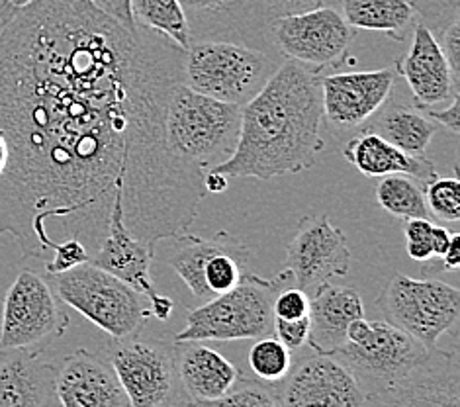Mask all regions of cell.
<instances>
[{"mask_svg":"<svg viewBox=\"0 0 460 407\" xmlns=\"http://www.w3.org/2000/svg\"><path fill=\"white\" fill-rule=\"evenodd\" d=\"M433 224L427 217H410L403 224V234L408 243H418V241H431Z\"/></svg>","mask_w":460,"mask_h":407,"instance_id":"f35d334b","label":"cell"},{"mask_svg":"<svg viewBox=\"0 0 460 407\" xmlns=\"http://www.w3.org/2000/svg\"><path fill=\"white\" fill-rule=\"evenodd\" d=\"M355 34L337 6L279 16L270 22V38L282 59L317 73L345 63Z\"/></svg>","mask_w":460,"mask_h":407,"instance_id":"9c48e42d","label":"cell"},{"mask_svg":"<svg viewBox=\"0 0 460 407\" xmlns=\"http://www.w3.org/2000/svg\"><path fill=\"white\" fill-rule=\"evenodd\" d=\"M272 314L279 319H300L310 314V294L298 286H287L275 296Z\"/></svg>","mask_w":460,"mask_h":407,"instance_id":"d6a6232c","label":"cell"},{"mask_svg":"<svg viewBox=\"0 0 460 407\" xmlns=\"http://www.w3.org/2000/svg\"><path fill=\"white\" fill-rule=\"evenodd\" d=\"M0 355V407H51L58 367L34 349Z\"/></svg>","mask_w":460,"mask_h":407,"instance_id":"ffe728a7","label":"cell"},{"mask_svg":"<svg viewBox=\"0 0 460 407\" xmlns=\"http://www.w3.org/2000/svg\"><path fill=\"white\" fill-rule=\"evenodd\" d=\"M184 49L119 26L89 0H31L0 30V235L48 261L102 245L116 204L155 247L190 229L204 174L172 155L165 116Z\"/></svg>","mask_w":460,"mask_h":407,"instance_id":"6da1fadb","label":"cell"},{"mask_svg":"<svg viewBox=\"0 0 460 407\" xmlns=\"http://www.w3.org/2000/svg\"><path fill=\"white\" fill-rule=\"evenodd\" d=\"M453 231L447 229L445 226H433L431 231V247H433V259H441L448 245H451Z\"/></svg>","mask_w":460,"mask_h":407,"instance_id":"ab89813d","label":"cell"},{"mask_svg":"<svg viewBox=\"0 0 460 407\" xmlns=\"http://www.w3.org/2000/svg\"><path fill=\"white\" fill-rule=\"evenodd\" d=\"M199 407H279L275 394L267 384L261 380L239 378L235 386L229 390L224 398L212 402H199Z\"/></svg>","mask_w":460,"mask_h":407,"instance_id":"4dcf8cb0","label":"cell"},{"mask_svg":"<svg viewBox=\"0 0 460 407\" xmlns=\"http://www.w3.org/2000/svg\"><path fill=\"white\" fill-rule=\"evenodd\" d=\"M89 3H93L101 13L111 16L119 26H124L129 31L139 28L134 16H131V0H89Z\"/></svg>","mask_w":460,"mask_h":407,"instance_id":"8d00e7d4","label":"cell"},{"mask_svg":"<svg viewBox=\"0 0 460 407\" xmlns=\"http://www.w3.org/2000/svg\"><path fill=\"white\" fill-rule=\"evenodd\" d=\"M6 164H8V143L4 136L0 134V177H3V173L6 171Z\"/></svg>","mask_w":460,"mask_h":407,"instance_id":"bcb514c9","label":"cell"},{"mask_svg":"<svg viewBox=\"0 0 460 407\" xmlns=\"http://www.w3.org/2000/svg\"><path fill=\"white\" fill-rule=\"evenodd\" d=\"M241 128V106L174 86L165 116V139L174 157L206 174L234 155Z\"/></svg>","mask_w":460,"mask_h":407,"instance_id":"3957f363","label":"cell"},{"mask_svg":"<svg viewBox=\"0 0 460 407\" xmlns=\"http://www.w3.org/2000/svg\"><path fill=\"white\" fill-rule=\"evenodd\" d=\"M51 261H46V272L48 274H61L67 272L75 267L84 265L91 261V252L76 239H65L51 252Z\"/></svg>","mask_w":460,"mask_h":407,"instance_id":"1f68e13d","label":"cell"},{"mask_svg":"<svg viewBox=\"0 0 460 407\" xmlns=\"http://www.w3.org/2000/svg\"><path fill=\"white\" fill-rule=\"evenodd\" d=\"M56 398L61 407H129L111 362L86 349L65 357L56 374Z\"/></svg>","mask_w":460,"mask_h":407,"instance_id":"ac0fdd59","label":"cell"},{"mask_svg":"<svg viewBox=\"0 0 460 407\" xmlns=\"http://www.w3.org/2000/svg\"><path fill=\"white\" fill-rule=\"evenodd\" d=\"M337 0H267L269 13L272 18L300 14L322 6H333Z\"/></svg>","mask_w":460,"mask_h":407,"instance_id":"d590c367","label":"cell"},{"mask_svg":"<svg viewBox=\"0 0 460 407\" xmlns=\"http://www.w3.org/2000/svg\"><path fill=\"white\" fill-rule=\"evenodd\" d=\"M108 362L129 407H163L177 400V358L167 341L137 335L116 341Z\"/></svg>","mask_w":460,"mask_h":407,"instance_id":"8fae6325","label":"cell"},{"mask_svg":"<svg viewBox=\"0 0 460 407\" xmlns=\"http://www.w3.org/2000/svg\"><path fill=\"white\" fill-rule=\"evenodd\" d=\"M174 310V302L169 298V296H161L157 294L155 298L149 300V314L159 319V322H167V319L172 315Z\"/></svg>","mask_w":460,"mask_h":407,"instance_id":"60d3db41","label":"cell"},{"mask_svg":"<svg viewBox=\"0 0 460 407\" xmlns=\"http://www.w3.org/2000/svg\"><path fill=\"white\" fill-rule=\"evenodd\" d=\"M421 112H427L433 122H437L439 126H445L447 129H451L453 134H458L460 131V119H458V112H460V104H458V94L453 96L451 101L445 104L443 110H421Z\"/></svg>","mask_w":460,"mask_h":407,"instance_id":"74e56055","label":"cell"},{"mask_svg":"<svg viewBox=\"0 0 460 407\" xmlns=\"http://www.w3.org/2000/svg\"><path fill=\"white\" fill-rule=\"evenodd\" d=\"M249 367L257 380L277 384L292 368V353L277 337H261L255 339V345L249 350Z\"/></svg>","mask_w":460,"mask_h":407,"instance_id":"f1b7e54d","label":"cell"},{"mask_svg":"<svg viewBox=\"0 0 460 407\" xmlns=\"http://www.w3.org/2000/svg\"><path fill=\"white\" fill-rule=\"evenodd\" d=\"M396 81L398 73L394 67L322 76L323 122L333 134L358 131L390 101Z\"/></svg>","mask_w":460,"mask_h":407,"instance_id":"9a60e30c","label":"cell"},{"mask_svg":"<svg viewBox=\"0 0 460 407\" xmlns=\"http://www.w3.org/2000/svg\"><path fill=\"white\" fill-rule=\"evenodd\" d=\"M368 407H460L456 353L433 349L418 367L368 394Z\"/></svg>","mask_w":460,"mask_h":407,"instance_id":"2e32d148","label":"cell"},{"mask_svg":"<svg viewBox=\"0 0 460 407\" xmlns=\"http://www.w3.org/2000/svg\"><path fill=\"white\" fill-rule=\"evenodd\" d=\"M437 128H439V124L433 122L420 108L390 98L375 116L367 119L360 129L385 137L392 146L410 153V155L427 157V149H429L437 134Z\"/></svg>","mask_w":460,"mask_h":407,"instance_id":"cb8c5ba5","label":"cell"},{"mask_svg":"<svg viewBox=\"0 0 460 407\" xmlns=\"http://www.w3.org/2000/svg\"><path fill=\"white\" fill-rule=\"evenodd\" d=\"M131 16L139 28L165 36L181 49L192 43L189 22L179 0H131Z\"/></svg>","mask_w":460,"mask_h":407,"instance_id":"4316f807","label":"cell"},{"mask_svg":"<svg viewBox=\"0 0 460 407\" xmlns=\"http://www.w3.org/2000/svg\"><path fill=\"white\" fill-rule=\"evenodd\" d=\"M48 280L63 304L91 319L114 341L139 335L141 325L151 317L144 294L91 261L67 272L48 274Z\"/></svg>","mask_w":460,"mask_h":407,"instance_id":"8992f818","label":"cell"},{"mask_svg":"<svg viewBox=\"0 0 460 407\" xmlns=\"http://www.w3.org/2000/svg\"><path fill=\"white\" fill-rule=\"evenodd\" d=\"M439 46L443 49V55L448 63V69H451L455 83L460 84V24H458V16L453 18L451 22H447V24L441 28Z\"/></svg>","mask_w":460,"mask_h":407,"instance_id":"e575fe53","label":"cell"},{"mask_svg":"<svg viewBox=\"0 0 460 407\" xmlns=\"http://www.w3.org/2000/svg\"><path fill=\"white\" fill-rule=\"evenodd\" d=\"M192 41H232L267 51H277L270 38L267 0H179Z\"/></svg>","mask_w":460,"mask_h":407,"instance_id":"7c38bea8","label":"cell"},{"mask_svg":"<svg viewBox=\"0 0 460 407\" xmlns=\"http://www.w3.org/2000/svg\"><path fill=\"white\" fill-rule=\"evenodd\" d=\"M376 200L392 216L429 217L425 206V184L408 174H390L376 184Z\"/></svg>","mask_w":460,"mask_h":407,"instance_id":"83f0119b","label":"cell"},{"mask_svg":"<svg viewBox=\"0 0 460 407\" xmlns=\"http://www.w3.org/2000/svg\"><path fill=\"white\" fill-rule=\"evenodd\" d=\"M61 304L48 279L22 270L4 296L0 350L31 349L63 337L71 319Z\"/></svg>","mask_w":460,"mask_h":407,"instance_id":"30bf717a","label":"cell"},{"mask_svg":"<svg viewBox=\"0 0 460 407\" xmlns=\"http://www.w3.org/2000/svg\"><path fill=\"white\" fill-rule=\"evenodd\" d=\"M405 249H408V255L413 261H418V262L433 261L431 241H418V243H408V245H405Z\"/></svg>","mask_w":460,"mask_h":407,"instance_id":"f6af8a7d","label":"cell"},{"mask_svg":"<svg viewBox=\"0 0 460 407\" xmlns=\"http://www.w3.org/2000/svg\"><path fill=\"white\" fill-rule=\"evenodd\" d=\"M385 322L402 329L425 349H437L460 317V292L437 279H410L394 274L376 300Z\"/></svg>","mask_w":460,"mask_h":407,"instance_id":"52a82bcc","label":"cell"},{"mask_svg":"<svg viewBox=\"0 0 460 407\" xmlns=\"http://www.w3.org/2000/svg\"><path fill=\"white\" fill-rule=\"evenodd\" d=\"M308 317V345L314 353L333 355L345 345L349 323L365 317V304L355 288L323 282L310 294Z\"/></svg>","mask_w":460,"mask_h":407,"instance_id":"44dd1931","label":"cell"},{"mask_svg":"<svg viewBox=\"0 0 460 407\" xmlns=\"http://www.w3.org/2000/svg\"><path fill=\"white\" fill-rule=\"evenodd\" d=\"M290 284L292 279L287 270L279 272L275 279H262L247 270L235 288L190 307L186 325L174 337V343L245 341L272 335V302Z\"/></svg>","mask_w":460,"mask_h":407,"instance_id":"277c9868","label":"cell"},{"mask_svg":"<svg viewBox=\"0 0 460 407\" xmlns=\"http://www.w3.org/2000/svg\"><path fill=\"white\" fill-rule=\"evenodd\" d=\"M277 384L279 407H365L368 400L363 382L332 355L300 360Z\"/></svg>","mask_w":460,"mask_h":407,"instance_id":"5bb4252c","label":"cell"},{"mask_svg":"<svg viewBox=\"0 0 460 407\" xmlns=\"http://www.w3.org/2000/svg\"><path fill=\"white\" fill-rule=\"evenodd\" d=\"M347 24L353 30L380 31L403 41L420 22L411 0H337Z\"/></svg>","mask_w":460,"mask_h":407,"instance_id":"d4e9b609","label":"cell"},{"mask_svg":"<svg viewBox=\"0 0 460 407\" xmlns=\"http://www.w3.org/2000/svg\"><path fill=\"white\" fill-rule=\"evenodd\" d=\"M343 157L368 179H382L390 174H408L427 184L437 177L429 157H415L392 146L390 141L372 131L360 129L343 146Z\"/></svg>","mask_w":460,"mask_h":407,"instance_id":"603a6c76","label":"cell"},{"mask_svg":"<svg viewBox=\"0 0 460 407\" xmlns=\"http://www.w3.org/2000/svg\"><path fill=\"white\" fill-rule=\"evenodd\" d=\"M227 186H229V179L226 177V174L217 173V171H212V169L204 174V189H206V192L220 194V192L227 190Z\"/></svg>","mask_w":460,"mask_h":407,"instance_id":"ee69618b","label":"cell"},{"mask_svg":"<svg viewBox=\"0 0 460 407\" xmlns=\"http://www.w3.org/2000/svg\"><path fill=\"white\" fill-rule=\"evenodd\" d=\"M280 58L232 41H192L184 49L182 83L220 102L243 106L253 98Z\"/></svg>","mask_w":460,"mask_h":407,"instance_id":"5b68a950","label":"cell"},{"mask_svg":"<svg viewBox=\"0 0 460 407\" xmlns=\"http://www.w3.org/2000/svg\"><path fill=\"white\" fill-rule=\"evenodd\" d=\"M394 69L410 84L413 106L420 110L447 104L453 96L460 94V84L453 79L439 40L421 20L411 30L408 53L396 61Z\"/></svg>","mask_w":460,"mask_h":407,"instance_id":"e0dca14e","label":"cell"},{"mask_svg":"<svg viewBox=\"0 0 460 407\" xmlns=\"http://www.w3.org/2000/svg\"><path fill=\"white\" fill-rule=\"evenodd\" d=\"M272 333L277 335V339L290 350V353H296V350H300L305 343H308L310 317L308 315L300 317V319H279V317H275Z\"/></svg>","mask_w":460,"mask_h":407,"instance_id":"836d02e7","label":"cell"},{"mask_svg":"<svg viewBox=\"0 0 460 407\" xmlns=\"http://www.w3.org/2000/svg\"><path fill=\"white\" fill-rule=\"evenodd\" d=\"M439 261H441V270L453 272L460 267V234H456V231H453L451 245H448L447 252Z\"/></svg>","mask_w":460,"mask_h":407,"instance_id":"b9f144b4","label":"cell"},{"mask_svg":"<svg viewBox=\"0 0 460 407\" xmlns=\"http://www.w3.org/2000/svg\"><path fill=\"white\" fill-rule=\"evenodd\" d=\"M163 407H199L196 405L192 400H189V398H177L174 402H171V403H167V405H163Z\"/></svg>","mask_w":460,"mask_h":407,"instance_id":"7dc6e473","label":"cell"},{"mask_svg":"<svg viewBox=\"0 0 460 407\" xmlns=\"http://www.w3.org/2000/svg\"><path fill=\"white\" fill-rule=\"evenodd\" d=\"M365 407H368V405H365Z\"/></svg>","mask_w":460,"mask_h":407,"instance_id":"c3c4849f","label":"cell"},{"mask_svg":"<svg viewBox=\"0 0 460 407\" xmlns=\"http://www.w3.org/2000/svg\"><path fill=\"white\" fill-rule=\"evenodd\" d=\"M429 350L433 349H425L388 322H368L358 317L349 323L345 345L332 357L341 360L360 382H375L380 388L418 367Z\"/></svg>","mask_w":460,"mask_h":407,"instance_id":"ba28073f","label":"cell"},{"mask_svg":"<svg viewBox=\"0 0 460 407\" xmlns=\"http://www.w3.org/2000/svg\"><path fill=\"white\" fill-rule=\"evenodd\" d=\"M172 239L174 243L171 247L169 265L182 279L196 304L200 305L208 300H212L210 292L206 290L202 272L206 262L210 261L214 252L224 249L229 241H232V235L226 234V231H220V234H216L212 237H200L186 231V234Z\"/></svg>","mask_w":460,"mask_h":407,"instance_id":"484cf974","label":"cell"},{"mask_svg":"<svg viewBox=\"0 0 460 407\" xmlns=\"http://www.w3.org/2000/svg\"><path fill=\"white\" fill-rule=\"evenodd\" d=\"M353 255L347 237L325 214H308L300 219L298 229L287 247V265L292 284L312 294L317 286L332 279L347 277Z\"/></svg>","mask_w":460,"mask_h":407,"instance_id":"4fadbf2b","label":"cell"},{"mask_svg":"<svg viewBox=\"0 0 460 407\" xmlns=\"http://www.w3.org/2000/svg\"><path fill=\"white\" fill-rule=\"evenodd\" d=\"M30 3L31 0H0V30H3L8 22Z\"/></svg>","mask_w":460,"mask_h":407,"instance_id":"7bdbcfd3","label":"cell"},{"mask_svg":"<svg viewBox=\"0 0 460 407\" xmlns=\"http://www.w3.org/2000/svg\"><path fill=\"white\" fill-rule=\"evenodd\" d=\"M425 206L437 219L458 222L460 219V182L456 177H435L425 184Z\"/></svg>","mask_w":460,"mask_h":407,"instance_id":"f546056e","label":"cell"},{"mask_svg":"<svg viewBox=\"0 0 460 407\" xmlns=\"http://www.w3.org/2000/svg\"><path fill=\"white\" fill-rule=\"evenodd\" d=\"M153 255H155V247L131 234L124 224L122 208L116 204L108 235L91 257L93 265L111 272L112 277L129 284L139 294H144L147 300H153L157 296L155 282L151 277Z\"/></svg>","mask_w":460,"mask_h":407,"instance_id":"d6986e66","label":"cell"},{"mask_svg":"<svg viewBox=\"0 0 460 407\" xmlns=\"http://www.w3.org/2000/svg\"><path fill=\"white\" fill-rule=\"evenodd\" d=\"M174 358L181 386L194 403L224 398L241 378L232 360L202 341L174 343Z\"/></svg>","mask_w":460,"mask_h":407,"instance_id":"7402d4cb","label":"cell"},{"mask_svg":"<svg viewBox=\"0 0 460 407\" xmlns=\"http://www.w3.org/2000/svg\"><path fill=\"white\" fill-rule=\"evenodd\" d=\"M322 75L284 59L241 106L234 155L212 171L227 179L272 181L312 169L325 147Z\"/></svg>","mask_w":460,"mask_h":407,"instance_id":"7a4b0ae2","label":"cell"}]
</instances>
